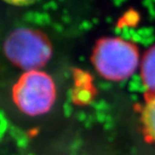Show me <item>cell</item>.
I'll list each match as a JSON object with an SVG mask.
<instances>
[{"instance_id": "cell-1", "label": "cell", "mask_w": 155, "mask_h": 155, "mask_svg": "<svg viewBox=\"0 0 155 155\" xmlns=\"http://www.w3.org/2000/svg\"><path fill=\"white\" fill-rule=\"evenodd\" d=\"M96 71L108 81H123L134 75L139 64V52L132 41L120 37L99 39L93 51Z\"/></svg>"}, {"instance_id": "cell-2", "label": "cell", "mask_w": 155, "mask_h": 155, "mask_svg": "<svg viewBox=\"0 0 155 155\" xmlns=\"http://www.w3.org/2000/svg\"><path fill=\"white\" fill-rule=\"evenodd\" d=\"M7 58L27 71L38 70L52 54L51 44L42 32L30 28L12 31L4 42Z\"/></svg>"}, {"instance_id": "cell-3", "label": "cell", "mask_w": 155, "mask_h": 155, "mask_svg": "<svg viewBox=\"0 0 155 155\" xmlns=\"http://www.w3.org/2000/svg\"><path fill=\"white\" fill-rule=\"evenodd\" d=\"M56 98V87L51 77L41 70L25 72L13 89V100L25 115L37 117L47 113Z\"/></svg>"}, {"instance_id": "cell-4", "label": "cell", "mask_w": 155, "mask_h": 155, "mask_svg": "<svg viewBox=\"0 0 155 155\" xmlns=\"http://www.w3.org/2000/svg\"><path fill=\"white\" fill-rule=\"evenodd\" d=\"M141 79L146 90L155 94V45L150 47L142 58Z\"/></svg>"}, {"instance_id": "cell-5", "label": "cell", "mask_w": 155, "mask_h": 155, "mask_svg": "<svg viewBox=\"0 0 155 155\" xmlns=\"http://www.w3.org/2000/svg\"><path fill=\"white\" fill-rule=\"evenodd\" d=\"M142 120L148 137L155 142V94L148 98L142 110Z\"/></svg>"}, {"instance_id": "cell-6", "label": "cell", "mask_w": 155, "mask_h": 155, "mask_svg": "<svg viewBox=\"0 0 155 155\" xmlns=\"http://www.w3.org/2000/svg\"><path fill=\"white\" fill-rule=\"evenodd\" d=\"M75 100L81 104H86L91 101L93 97V94L90 89H88L87 87H79L75 92L74 94Z\"/></svg>"}, {"instance_id": "cell-7", "label": "cell", "mask_w": 155, "mask_h": 155, "mask_svg": "<svg viewBox=\"0 0 155 155\" xmlns=\"http://www.w3.org/2000/svg\"><path fill=\"white\" fill-rule=\"evenodd\" d=\"M4 1L8 4H12L13 6L23 7V6H29V5L34 4L38 0H4Z\"/></svg>"}]
</instances>
